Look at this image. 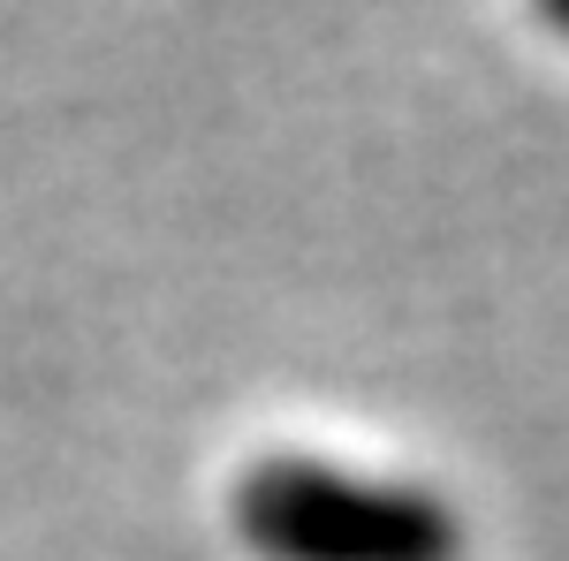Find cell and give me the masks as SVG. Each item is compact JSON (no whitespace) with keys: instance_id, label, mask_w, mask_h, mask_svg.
<instances>
[{"instance_id":"cell-1","label":"cell","mask_w":569,"mask_h":561,"mask_svg":"<svg viewBox=\"0 0 569 561\" xmlns=\"http://www.w3.org/2000/svg\"><path fill=\"white\" fill-rule=\"evenodd\" d=\"M228 517L259 561H463V523L440 493L319 455L251 463L228 493Z\"/></svg>"}]
</instances>
